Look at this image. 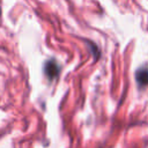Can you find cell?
Segmentation results:
<instances>
[{"label": "cell", "mask_w": 148, "mask_h": 148, "mask_svg": "<svg viewBox=\"0 0 148 148\" xmlns=\"http://www.w3.org/2000/svg\"><path fill=\"white\" fill-rule=\"evenodd\" d=\"M60 72V67L58 65V62L54 59H50L45 62L44 65V74L49 80H53L58 76Z\"/></svg>", "instance_id": "6da1fadb"}, {"label": "cell", "mask_w": 148, "mask_h": 148, "mask_svg": "<svg viewBox=\"0 0 148 148\" xmlns=\"http://www.w3.org/2000/svg\"><path fill=\"white\" fill-rule=\"evenodd\" d=\"M135 79L140 87L147 86L148 84V68H146V67L139 68L135 73Z\"/></svg>", "instance_id": "7a4b0ae2"}]
</instances>
